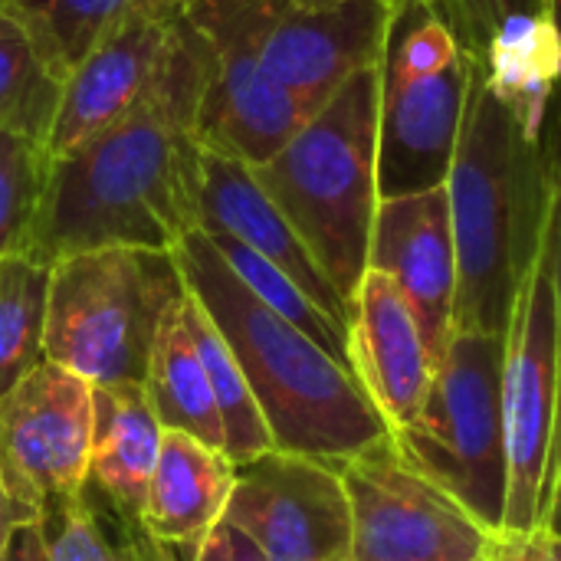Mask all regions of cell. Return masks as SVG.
Wrapping results in <instances>:
<instances>
[{
    "mask_svg": "<svg viewBox=\"0 0 561 561\" xmlns=\"http://www.w3.org/2000/svg\"><path fill=\"white\" fill-rule=\"evenodd\" d=\"M276 0H184V20L207 56L201 141L243 158L270 161L312 112L266 69L263 33Z\"/></svg>",
    "mask_w": 561,
    "mask_h": 561,
    "instance_id": "cell-7",
    "label": "cell"
},
{
    "mask_svg": "<svg viewBox=\"0 0 561 561\" xmlns=\"http://www.w3.org/2000/svg\"><path fill=\"white\" fill-rule=\"evenodd\" d=\"M181 316H184V325L194 339V348L204 362L207 381H210L217 408H220L224 454L237 467H243V463H253L263 454L276 450L270 424L260 411V401L247 381L243 365L237 362L230 342L224 339V332L217 329V322L210 319V312L201 306V299L191 289L181 299Z\"/></svg>",
    "mask_w": 561,
    "mask_h": 561,
    "instance_id": "cell-23",
    "label": "cell"
},
{
    "mask_svg": "<svg viewBox=\"0 0 561 561\" xmlns=\"http://www.w3.org/2000/svg\"><path fill=\"white\" fill-rule=\"evenodd\" d=\"M378 108L381 62L355 72L270 161L253 164L345 306L368 270L381 204Z\"/></svg>",
    "mask_w": 561,
    "mask_h": 561,
    "instance_id": "cell-4",
    "label": "cell"
},
{
    "mask_svg": "<svg viewBox=\"0 0 561 561\" xmlns=\"http://www.w3.org/2000/svg\"><path fill=\"white\" fill-rule=\"evenodd\" d=\"M204 230V227H201ZM210 237V243L217 247V253L227 260V266L237 273V279L260 299L266 302L273 312H279L283 319H289L293 325H299L306 335H312L325 352H332L339 362L348 365V332L345 325H339L325 309H319L306 289L276 263H270L266 256H260L256 250H250L247 243L233 240L230 233L220 230H204Z\"/></svg>",
    "mask_w": 561,
    "mask_h": 561,
    "instance_id": "cell-26",
    "label": "cell"
},
{
    "mask_svg": "<svg viewBox=\"0 0 561 561\" xmlns=\"http://www.w3.org/2000/svg\"><path fill=\"white\" fill-rule=\"evenodd\" d=\"M549 16H552L556 30L561 33V0H549Z\"/></svg>",
    "mask_w": 561,
    "mask_h": 561,
    "instance_id": "cell-36",
    "label": "cell"
},
{
    "mask_svg": "<svg viewBox=\"0 0 561 561\" xmlns=\"http://www.w3.org/2000/svg\"><path fill=\"white\" fill-rule=\"evenodd\" d=\"M174 250L102 247L49 266L46 362L92 388L145 385L164 316L184 299Z\"/></svg>",
    "mask_w": 561,
    "mask_h": 561,
    "instance_id": "cell-5",
    "label": "cell"
},
{
    "mask_svg": "<svg viewBox=\"0 0 561 561\" xmlns=\"http://www.w3.org/2000/svg\"><path fill=\"white\" fill-rule=\"evenodd\" d=\"M230 526V523H227ZM230 546H233V561H270L263 556V549L247 536V533H240V529H233L230 526Z\"/></svg>",
    "mask_w": 561,
    "mask_h": 561,
    "instance_id": "cell-34",
    "label": "cell"
},
{
    "mask_svg": "<svg viewBox=\"0 0 561 561\" xmlns=\"http://www.w3.org/2000/svg\"><path fill=\"white\" fill-rule=\"evenodd\" d=\"M3 561H49V549L43 539V526L39 523H26L16 526L10 536V546L3 552Z\"/></svg>",
    "mask_w": 561,
    "mask_h": 561,
    "instance_id": "cell-30",
    "label": "cell"
},
{
    "mask_svg": "<svg viewBox=\"0 0 561 561\" xmlns=\"http://www.w3.org/2000/svg\"><path fill=\"white\" fill-rule=\"evenodd\" d=\"M444 187L457 243L454 332L506 335L519 286L546 243L556 184L542 138L526 131L477 62Z\"/></svg>",
    "mask_w": 561,
    "mask_h": 561,
    "instance_id": "cell-2",
    "label": "cell"
},
{
    "mask_svg": "<svg viewBox=\"0 0 561 561\" xmlns=\"http://www.w3.org/2000/svg\"><path fill=\"white\" fill-rule=\"evenodd\" d=\"M174 256L187 289L210 312L243 365L276 450L342 467L391 440V427L352 368L260 302L201 227L181 237Z\"/></svg>",
    "mask_w": 561,
    "mask_h": 561,
    "instance_id": "cell-3",
    "label": "cell"
},
{
    "mask_svg": "<svg viewBox=\"0 0 561 561\" xmlns=\"http://www.w3.org/2000/svg\"><path fill=\"white\" fill-rule=\"evenodd\" d=\"M92 421V385L56 362L0 398V477L23 523L89 483Z\"/></svg>",
    "mask_w": 561,
    "mask_h": 561,
    "instance_id": "cell-10",
    "label": "cell"
},
{
    "mask_svg": "<svg viewBox=\"0 0 561 561\" xmlns=\"http://www.w3.org/2000/svg\"><path fill=\"white\" fill-rule=\"evenodd\" d=\"M302 3H322V0H302ZM391 3H398V0H391Z\"/></svg>",
    "mask_w": 561,
    "mask_h": 561,
    "instance_id": "cell-37",
    "label": "cell"
},
{
    "mask_svg": "<svg viewBox=\"0 0 561 561\" xmlns=\"http://www.w3.org/2000/svg\"><path fill=\"white\" fill-rule=\"evenodd\" d=\"M224 523L270 561H352V506L339 463L270 450L237 467Z\"/></svg>",
    "mask_w": 561,
    "mask_h": 561,
    "instance_id": "cell-11",
    "label": "cell"
},
{
    "mask_svg": "<svg viewBox=\"0 0 561 561\" xmlns=\"http://www.w3.org/2000/svg\"><path fill=\"white\" fill-rule=\"evenodd\" d=\"M559 95H561V85H559ZM546 158H549L552 184H556V191H561V112H559V125H556V138H552V148L546 151Z\"/></svg>",
    "mask_w": 561,
    "mask_h": 561,
    "instance_id": "cell-35",
    "label": "cell"
},
{
    "mask_svg": "<svg viewBox=\"0 0 561 561\" xmlns=\"http://www.w3.org/2000/svg\"><path fill=\"white\" fill-rule=\"evenodd\" d=\"M510 561H513V559H510Z\"/></svg>",
    "mask_w": 561,
    "mask_h": 561,
    "instance_id": "cell-38",
    "label": "cell"
},
{
    "mask_svg": "<svg viewBox=\"0 0 561 561\" xmlns=\"http://www.w3.org/2000/svg\"><path fill=\"white\" fill-rule=\"evenodd\" d=\"M237 483V463L181 431H164L158 467L148 490L145 529L161 546L197 549L224 523Z\"/></svg>",
    "mask_w": 561,
    "mask_h": 561,
    "instance_id": "cell-18",
    "label": "cell"
},
{
    "mask_svg": "<svg viewBox=\"0 0 561 561\" xmlns=\"http://www.w3.org/2000/svg\"><path fill=\"white\" fill-rule=\"evenodd\" d=\"M191 561H233V546H230V526L227 523H220V526H214L204 539H201V546L194 549V556Z\"/></svg>",
    "mask_w": 561,
    "mask_h": 561,
    "instance_id": "cell-32",
    "label": "cell"
},
{
    "mask_svg": "<svg viewBox=\"0 0 561 561\" xmlns=\"http://www.w3.org/2000/svg\"><path fill=\"white\" fill-rule=\"evenodd\" d=\"M368 266L388 273L401 286L434 358H440L454 335L457 302V243L447 187L381 197Z\"/></svg>",
    "mask_w": 561,
    "mask_h": 561,
    "instance_id": "cell-15",
    "label": "cell"
},
{
    "mask_svg": "<svg viewBox=\"0 0 561 561\" xmlns=\"http://www.w3.org/2000/svg\"><path fill=\"white\" fill-rule=\"evenodd\" d=\"M36 36L56 59V66L69 72L99 49L108 36L128 26L138 16L158 10H178L184 0H16Z\"/></svg>",
    "mask_w": 561,
    "mask_h": 561,
    "instance_id": "cell-25",
    "label": "cell"
},
{
    "mask_svg": "<svg viewBox=\"0 0 561 561\" xmlns=\"http://www.w3.org/2000/svg\"><path fill=\"white\" fill-rule=\"evenodd\" d=\"M204 230L230 233L233 240L247 243L279 270H286L306 296L325 309L339 325L348 332V306L319 270L306 243L299 240L296 227L276 207V201L263 191L253 164L237 154L217 151L201 141V224Z\"/></svg>",
    "mask_w": 561,
    "mask_h": 561,
    "instance_id": "cell-17",
    "label": "cell"
},
{
    "mask_svg": "<svg viewBox=\"0 0 561 561\" xmlns=\"http://www.w3.org/2000/svg\"><path fill=\"white\" fill-rule=\"evenodd\" d=\"M503 424H506V539L519 542L542 526V490L556 424V286L549 230L533 260L503 348Z\"/></svg>",
    "mask_w": 561,
    "mask_h": 561,
    "instance_id": "cell-9",
    "label": "cell"
},
{
    "mask_svg": "<svg viewBox=\"0 0 561 561\" xmlns=\"http://www.w3.org/2000/svg\"><path fill=\"white\" fill-rule=\"evenodd\" d=\"M348 368L391 434L417 417L437 368L414 306L371 266L348 299Z\"/></svg>",
    "mask_w": 561,
    "mask_h": 561,
    "instance_id": "cell-14",
    "label": "cell"
},
{
    "mask_svg": "<svg viewBox=\"0 0 561 561\" xmlns=\"http://www.w3.org/2000/svg\"><path fill=\"white\" fill-rule=\"evenodd\" d=\"M513 561H561L559 529H536L533 536L513 542Z\"/></svg>",
    "mask_w": 561,
    "mask_h": 561,
    "instance_id": "cell-31",
    "label": "cell"
},
{
    "mask_svg": "<svg viewBox=\"0 0 561 561\" xmlns=\"http://www.w3.org/2000/svg\"><path fill=\"white\" fill-rule=\"evenodd\" d=\"M503 348L506 335L454 332L417 417L391 434L408 467L434 480L500 536H506L510 486Z\"/></svg>",
    "mask_w": 561,
    "mask_h": 561,
    "instance_id": "cell-6",
    "label": "cell"
},
{
    "mask_svg": "<svg viewBox=\"0 0 561 561\" xmlns=\"http://www.w3.org/2000/svg\"><path fill=\"white\" fill-rule=\"evenodd\" d=\"M66 72L56 66L16 0H0V125L39 145L59 115Z\"/></svg>",
    "mask_w": 561,
    "mask_h": 561,
    "instance_id": "cell-21",
    "label": "cell"
},
{
    "mask_svg": "<svg viewBox=\"0 0 561 561\" xmlns=\"http://www.w3.org/2000/svg\"><path fill=\"white\" fill-rule=\"evenodd\" d=\"M181 7L131 20L69 72L46 145L49 158H62L82 148L145 95L174 39Z\"/></svg>",
    "mask_w": 561,
    "mask_h": 561,
    "instance_id": "cell-16",
    "label": "cell"
},
{
    "mask_svg": "<svg viewBox=\"0 0 561 561\" xmlns=\"http://www.w3.org/2000/svg\"><path fill=\"white\" fill-rule=\"evenodd\" d=\"M16 526H26V523H23V516L16 513V506L10 503L7 486H3V477H0V561H3V552H7V546H10V536H13Z\"/></svg>",
    "mask_w": 561,
    "mask_h": 561,
    "instance_id": "cell-33",
    "label": "cell"
},
{
    "mask_svg": "<svg viewBox=\"0 0 561 561\" xmlns=\"http://www.w3.org/2000/svg\"><path fill=\"white\" fill-rule=\"evenodd\" d=\"M39 526L49 561H171L145 519L115 506L95 483L49 503Z\"/></svg>",
    "mask_w": 561,
    "mask_h": 561,
    "instance_id": "cell-22",
    "label": "cell"
},
{
    "mask_svg": "<svg viewBox=\"0 0 561 561\" xmlns=\"http://www.w3.org/2000/svg\"><path fill=\"white\" fill-rule=\"evenodd\" d=\"M352 561H510L513 542L401 460L391 440L339 467Z\"/></svg>",
    "mask_w": 561,
    "mask_h": 561,
    "instance_id": "cell-8",
    "label": "cell"
},
{
    "mask_svg": "<svg viewBox=\"0 0 561 561\" xmlns=\"http://www.w3.org/2000/svg\"><path fill=\"white\" fill-rule=\"evenodd\" d=\"M92 408L89 483H95L125 513L145 519L148 490L164 440V427L151 411L145 385L92 388Z\"/></svg>",
    "mask_w": 561,
    "mask_h": 561,
    "instance_id": "cell-19",
    "label": "cell"
},
{
    "mask_svg": "<svg viewBox=\"0 0 561 561\" xmlns=\"http://www.w3.org/2000/svg\"><path fill=\"white\" fill-rule=\"evenodd\" d=\"M391 10V0H276L263 62L316 115L355 72L381 62Z\"/></svg>",
    "mask_w": 561,
    "mask_h": 561,
    "instance_id": "cell-12",
    "label": "cell"
},
{
    "mask_svg": "<svg viewBox=\"0 0 561 561\" xmlns=\"http://www.w3.org/2000/svg\"><path fill=\"white\" fill-rule=\"evenodd\" d=\"M49 148L0 125V260L26 253L49 187Z\"/></svg>",
    "mask_w": 561,
    "mask_h": 561,
    "instance_id": "cell-27",
    "label": "cell"
},
{
    "mask_svg": "<svg viewBox=\"0 0 561 561\" xmlns=\"http://www.w3.org/2000/svg\"><path fill=\"white\" fill-rule=\"evenodd\" d=\"M145 394L164 431H181L207 447L224 450V421L207 381L204 362L184 325L181 302L164 316L151 348Z\"/></svg>",
    "mask_w": 561,
    "mask_h": 561,
    "instance_id": "cell-20",
    "label": "cell"
},
{
    "mask_svg": "<svg viewBox=\"0 0 561 561\" xmlns=\"http://www.w3.org/2000/svg\"><path fill=\"white\" fill-rule=\"evenodd\" d=\"M460 43L477 56L510 23L549 13V0H440Z\"/></svg>",
    "mask_w": 561,
    "mask_h": 561,
    "instance_id": "cell-29",
    "label": "cell"
},
{
    "mask_svg": "<svg viewBox=\"0 0 561 561\" xmlns=\"http://www.w3.org/2000/svg\"><path fill=\"white\" fill-rule=\"evenodd\" d=\"M549 250H552V286H556V424L542 490V526L561 533V191L552 194L549 214Z\"/></svg>",
    "mask_w": 561,
    "mask_h": 561,
    "instance_id": "cell-28",
    "label": "cell"
},
{
    "mask_svg": "<svg viewBox=\"0 0 561 561\" xmlns=\"http://www.w3.org/2000/svg\"><path fill=\"white\" fill-rule=\"evenodd\" d=\"M473 62L477 59L467 49L450 69L434 76H421V79L381 76V108H378L381 197L421 194L447 184L463 115H467Z\"/></svg>",
    "mask_w": 561,
    "mask_h": 561,
    "instance_id": "cell-13",
    "label": "cell"
},
{
    "mask_svg": "<svg viewBox=\"0 0 561 561\" xmlns=\"http://www.w3.org/2000/svg\"><path fill=\"white\" fill-rule=\"evenodd\" d=\"M49 266L13 253L0 260V398L46 362Z\"/></svg>",
    "mask_w": 561,
    "mask_h": 561,
    "instance_id": "cell-24",
    "label": "cell"
},
{
    "mask_svg": "<svg viewBox=\"0 0 561 561\" xmlns=\"http://www.w3.org/2000/svg\"><path fill=\"white\" fill-rule=\"evenodd\" d=\"M207 56L184 20L145 95L82 148L53 158L26 256L53 266L102 247L174 250L201 224Z\"/></svg>",
    "mask_w": 561,
    "mask_h": 561,
    "instance_id": "cell-1",
    "label": "cell"
}]
</instances>
